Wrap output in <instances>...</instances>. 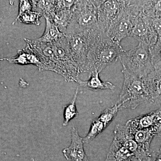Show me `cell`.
<instances>
[{
	"label": "cell",
	"instance_id": "1",
	"mask_svg": "<svg viewBox=\"0 0 161 161\" xmlns=\"http://www.w3.org/2000/svg\"><path fill=\"white\" fill-rule=\"evenodd\" d=\"M120 43L110 39L106 33L96 30L94 32L92 43L82 72L92 74L99 72L115 63L124 51Z\"/></svg>",
	"mask_w": 161,
	"mask_h": 161
},
{
	"label": "cell",
	"instance_id": "10",
	"mask_svg": "<svg viewBox=\"0 0 161 161\" xmlns=\"http://www.w3.org/2000/svg\"><path fill=\"white\" fill-rule=\"evenodd\" d=\"M114 139L134 155L143 161H147L150 156L141 150L126 125H116L114 132Z\"/></svg>",
	"mask_w": 161,
	"mask_h": 161
},
{
	"label": "cell",
	"instance_id": "24",
	"mask_svg": "<svg viewBox=\"0 0 161 161\" xmlns=\"http://www.w3.org/2000/svg\"><path fill=\"white\" fill-rule=\"evenodd\" d=\"M42 16V14L36 12L27 11L21 15L19 18H16L13 23L18 20L20 23L24 24L39 26L40 24V18Z\"/></svg>",
	"mask_w": 161,
	"mask_h": 161
},
{
	"label": "cell",
	"instance_id": "12",
	"mask_svg": "<svg viewBox=\"0 0 161 161\" xmlns=\"http://www.w3.org/2000/svg\"><path fill=\"white\" fill-rule=\"evenodd\" d=\"M3 60H6L9 63L21 65L32 64L38 67L39 70H43V64L39 58L26 47L25 49L19 50L17 54L15 57L0 59V61Z\"/></svg>",
	"mask_w": 161,
	"mask_h": 161
},
{
	"label": "cell",
	"instance_id": "6",
	"mask_svg": "<svg viewBox=\"0 0 161 161\" xmlns=\"http://www.w3.org/2000/svg\"><path fill=\"white\" fill-rule=\"evenodd\" d=\"M95 31L66 35L71 54L79 66L80 73L86 62Z\"/></svg>",
	"mask_w": 161,
	"mask_h": 161
},
{
	"label": "cell",
	"instance_id": "4",
	"mask_svg": "<svg viewBox=\"0 0 161 161\" xmlns=\"http://www.w3.org/2000/svg\"><path fill=\"white\" fill-rule=\"evenodd\" d=\"M119 60L123 68L140 78L145 79L155 70L150 47L139 43L134 48L121 53Z\"/></svg>",
	"mask_w": 161,
	"mask_h": 161
},
{
	"label": "cell",
	"instance_id": "15",
	"mask_svg": "<svg viewBox=\"0 0 161 161\" xmlns=\"http://www.w3.org/2000/svg\"><path fill=\"white\" fill-rule=\"evenodd\" d=\"M129 130L141 150L147 154H151L150 151V144L153 137L156 136L154 131L151 129L136 130L129 129Z\"/></svg>",
	"mask_w": 161,
	"mask_h": 161
},
{
	"label": "cell",
	"instance_id": "9",
	"mask_svg": "<svg viewBox=\"0 0 161 161\" xmlns=\"http://www.w3.org/2000/svg\"><path fill=\"white\" fill-rule=\"evenodd\" d=\"M133 26V19L123 7V9L111 24L106 34L113 41L120 43L124 39L130 36Z\"/></svg>",
	"mask_w": 161,
	"mask_h": 161
},
{
	"label": "cell",
	"instance_id": "25",
	"mask_svg": "<svg viewBox=\"0 0 161 161\" xmlns=\"http://www.w3.org/2000/svg\"><path fill=\"white\" fill-rule=\"evenodd\" d=\"M120 110H121L120 106L116 103L111 108L106 109L98 118L107 127L112 122Z\"/></svg>",
	"mask_w": 161,
	"mask_h": 161
},
{
	"label": "cell",
	"instance_id": "11",
	"mask_svg": "<svg viewBox=\"0 0 161 161\" xmlns=\"http://www.w3.org/2000/svg\"><path fill=\"white\" fill-rule=\"evenodd\" d=\"M84 143L83 138L79 136L77 128L73 127L70 145L62 150L65 158L71 161H90L85 151Z\"/></svg>",
	"mask_w": 161,
	"mask_h": 161
},
{
	"label": "cell",
	"instance_id": "29",
	"mask_svg": "<svg viewBox=\"0 0 161 161\" xmlns=\"http://www.w3.org/2000/svg\"><path fill=\"white\" fill-rule=\"evenodd\" d=\"M154 28L158 35V39L161 40V18L153 19Z\"/></svg>",
	"mask_w": 161,
	"mask_h": 161
},
{
	"label": "cell",
	"instance_id": "26",
	"mask_svg": "<svg viewBox=\"0 0 161 161\" xmlns=\"http://www.w3.org/2000/svg\"><path fill=\"white\" fill-rule=\"evenodd\" d=\"M150 49L154 69H161V40L158 39L156 43L150 47Z\"/></svg>",
	"mask_w": 161,
	"mask_h": 161
},
{
	"label": "cell",
	"instance_id": "32",
	"mask_svg": "<svg viewBox=\"0 0 161 161\" xmlns=\"http://www.w3.org/2000/svg\"><path fill=\"white\" fill-rule=\"evenodd\" d=\"M159 103H160V104L161 105V98L159 102Z\"/></svg>",
	"mask_w": 161,
	"mask_h": 161
},
{
	"label": "cell",
	"instance_id": "27",
	"mask_svg": "<svg viewBox=\"0 0 161 161\" xmlns=\"http://www.w3.org/2000/svg\"><path fill=\"white\" fill-rule=\"evenodd\" d=\"M33 4L32 1H19V13L16 18L26 12L32 11Z\"/></svg>",
	"mask_w": 161,
	"mask_h": 161
},
{
	"label": "cell",
	"instance_id": "3",
	"mask_svg": "<svg viewBox=\"0 0 161 161\" xmlns=\"http://www.w3.org/2000/svg\"><path fill=\"white\" fill-rule=\"evenodd\" d=\"M71 11V19L65 34L99 30L95 1H76Z\"/></svg>",
	"mask_w": 161,
	"mask_h": 161
},
{
	"label": "cell",
	"instance_id": "19",
	"mask_svg": "<svg viewBox=\"0 0 161 161\" xmlns=\"http://www.w3.org/2000/svg\"><path fill=\"white\" fill-rule=\"evenodd\" d=\"M32 11L42 14L44 18L52 19L56 12L57 1H32Z\"/></svg>",
	"mask_w": 161,
	"mask_h": 161
},
{
	"label": "cell",
	"instance_id": "22",
	"mask_svg": "<svg viewBox=\"0 0 161 161\" xmlns=\"http://www.w3.org/2000/svg\"><path fill=\"white\" fill-rule=\"evenodd\" d=\"M78 93V89L77 88L72 100L68 104L64 107V120L63 123V126H66L72 119L75 117H78L79 115L76 105Z\"/></svg>",
	"mask_w": 161,
	"mask_h": 161
},
{
	"label": "cell",
	"instance_id": "5",
	"mask_svg": "<svg viewBox=\"0 0 161 161\" xmlns=\"http://www.w3.org/2000/svg\"><path fill=\"white\" fill-rule=\"evenodd\" d=\"M52 44L56 57L55 73L61 75L67 82H77L80 68L71 54L67 35Z\"/></svg>",
	"mask_w": 161,
	"mask_h": 161
},
{
	"label": "cell",
	"instance_id": "14",
	"mask_svg": "<svg viewBox=\"0 0 161 161\" xmlns=\"http://www.w3.org/2000/svg\"><path fill=\"white\" fill-rule=\"evenodd\" d=\"M99 72H94L90 75L88 80H82L80 78L78 79V82L80 86L94 91H101L104 90H113L115 88L113 84L109 81H103L99 78Z\"/></svg>",
	"mask_w": 161,
	"mask_h": 161
},
{
	"label": "cell",
	"instance_id": "28",
	"mask_svg": "<svg viewBox=\"0 0 161 161\" xmlns=\"http://www.w3.org/2000/svg\"><path fill=\"white\" fill-rule=\"evenodd\" d=\"M147 161H161V146L158 150L153 151Z\"/></svg>",
	"mask_w": 161,
	"mask_h": 161
},
{
	"label": "cell",
	"instance_id": "21",
	"mask_svg": "<svg viewBox=\"0 0 161 161\" xmlns=\"http://www.w3.org/2000/svg\"><path fill=\"white\" fill-rule=\"evenodd\" d=\"M142 14L155 19L161 18V0L142 1Z\"/></svg>",
	"mask_w": 161,
	"mask_h": 161
},
{
	"label": "cell",
	"instance_id": "18",
	"mask_svg": "<svg viewBox=\"0 0 161 161\" xmlns=\"http://www.w3.org/2000/svg\"><path fill=\"white\" fill-rule=\"evenodd\" d=\"M44 18L46 21L45 31L42 36L37 39L38 40L43 43H53L65 36V34L61 32L48 18Z\"/></svg>",
	"mask_w": 161,
	"mask_h": 161
},
{
	"label": "cell",
	"instance_id": "30",
	"mask_svg": "<svg viewBox=\"0 0 161 161\" xmlns=\"http://www.w3.org/2000/svg\"><path fill=\"white\" fill-rule=\"evenodd\" d=\"M131 161H143L142 160L140 159L137 158L135 157H133V158L132 159Z\"/></svg>",
	"mask_w": 161,
	"mask_h": 161
},
{
	"label": "cell",
	"instance_id": "16",
	"mask_svg": "<svg viewBox=\"0 0 161 161\" xmlns=\"http://www.w3.org/2000/svg\"><path fill=\"white\" fill-rule=\"evenodd\" d=\"M134 155L121 145L113 140L108 151L105 161H131Z\"/></svg>",
	"mask_w": 161,
	"mask_h": 161
},
{
	"label": "cell",
	"instance_id": "23",
	"mask_svg": "<svg viewBox=\"0 0 161 161\" xmlns=\"http://www.w3.org/2000/svg\"><path fill=\"white\" fill-rule=\"evenodd\" d=\"M103 123L98 118L95 119L92 121L91 124L89 131L86 136L83 138V142L85 143H89L93 141L97 136L101 133L105 129Z\"/></svg>",
	"mask_w": 161,
	"mask_h": 161
},
{
	"label": "cell",
	"instance_id": "20",
	"mask_svg": "<svg viewBox=\"0 0 161 161\" xmlns=\"http://www.w3.org/2000/svg\"><path fill=\"white\" fill-rule=\"evenodd\" d=\"M71 17V9L57 10L50 21L57 26L61 32L65 34Z\"/></svg>",
	"mask_w": 161,
	"mask_h": 161
},
{
	"label": "cell",
	"instance_id": "8",
	"mask_svg": "<svg viewBox=\"0 0 161 161\" xmlns=\"http://www.w3.org/2000/svg\"><path fill=\"white\" fill-rule=\"evenodd\" d=\"M97 6L98 29L106 33L124 7V1H95Z\"/></svg>",
	"mask_w": 161,
	"mask_h": 161
},
{
	"label": "cell",
	"instance_id": "7",
	"mask_svg": "<svg viewBox=\"0 0 161 161\" xmlns=\"http://www.w3.org/2000/svg\"><path fill=\"white\" fill-rule=\"evenodd\" d=\"M153 20L144 15L133 18V28L130 36L150 47L154 45L157 41L158 35Z\"/></svg>",
	"mask_w": 161,
	"mask_h": 161
},
{
	"label": "cell",
	"instance_id": "31",
	"mask_svg": "<svg viewBox=\"0 0 161 161\" xmlns=\"http://www.w3.org/2000/svg\"><path fill=\"white\" fill-rule=\"evenodd\" d=\"M3 17L1 15V13H0V26H1L2 23H3Z\"/></svg>",
	"mask_w": 161,
	"mask_h": 161
},
{
	"label": "cell",
	"instance_id": "13",
	"mask_svg": "<svg viewBox=\"0 0 161 161\" xmlns=\"http://www.w3.org/2000/svg\"><path fill=\"white\" fill-rule=\"evenodd\" d=\"M150 102H159L161 98V69L155 70L145 79Z\"/></svg>",
	"mask_w": 161,
	"mask_h": 161
},
{
	"label": "cell",
	"instance_id": "17",
	"mask_svg": "<svg viewBox=\"0 0 161 161\" xmlns=\"http://www.w3.org/2000/svg\"><path fill=\"white\" fill-rule=\"evenodd\" d=\"M157 110L130 119L126 125L130 130H144L152 128L154 124Z\"/></svg>",
	"mask_w": 161,
	"mask_h": 161
},
{
	"label": "cell",
	"instance_id": "2",
	"mask_svg": "<svg viewBox=\"0 0 161 161\" xmlns=\"http://www.w3.org/2000/svg\"><path fill=\"white\" fill-rule=\"evenodd\" d=\"M123 85L118 101L121 109H134L141 104L150 102L145 80L123 68Z\"/></svg>",
	"mask_w": 161,
	"mask_h": 161
}]
</instances>
